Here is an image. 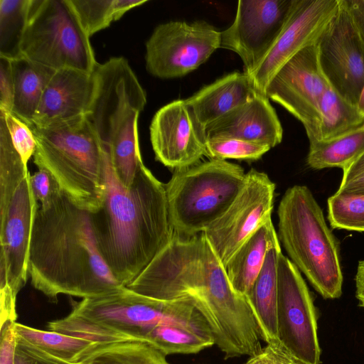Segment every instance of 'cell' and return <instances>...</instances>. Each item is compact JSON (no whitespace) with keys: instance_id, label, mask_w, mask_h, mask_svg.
Segmentation results:
<instances>
[{"instance_id":"obj_26","label":"cell","mask_w":364,"mask_h":364,"mask_svg":"<svg viewBox=\"0 0 364 364\" xmlns=\"http://www.w3.org/2000/svg\"><path fill=\"white\" fill-rule=\"evenodd\" d=\"M166 357L146 342L95 343L77 364H170Z\"/></svg>"},{"instance_id":"obj_16","label":"cell","mask_w":364,"mask_h":364,"mask_svg":"<svg viewBox=\"0 0 364 364\" xmlns=\"http://www.w3.org/2000/svg\"><path fill=\"white\" fill-rule=\"evenodd\" d=\"M294 0H240L232 25L220 32V48L236 53L250 75L282 31Z\"/></svg>"},{"instance_id":"obj_33","label":"cell","mask_w":364,"mask_h":364,"mask_svg":"<svg viewBox=\"0 0 364 364\" xmlns=\"http://www.w3.org/2000/svg\"><path fill=\"white\" fill-rule=\"evenodd\" d=\"M205 148L206 156L210 159L245 161L258 160L271 149L267 146L228 137L207 139Z\"/></svg>"},{"instance_id":"obj_24","label":"cell","mask_w":364,"mask_h":364,"mask_svg":"<svg viewBox=\"0 0 364 364\" xmlns=\"http://www.w3.org/2000/svg\"><path fill=\"white\" fill-rule=\"evenodd\" d=\"M14 94L11 113L30 127L55 70L23 56L11 60Z\"/></svg>"},{"instance_id":"obj_38","label":"cell","mask_w":364,"mask_h":364,"mask_svg":"<svg viewBox=\"0 0 364 364\" xmlns=\"http://www.w3.org/2000/svg\"><path fill=\"white\" fill-rule=\"evenodd\" d=\"M14 94L11 60L0 56V111L11 112Z\"/></svg>"},{"instance_id":"obj_3","label":"cell","mask_w":364,"mask_h":364,"mask_svg":"<svg viewBox=\"0 0 364 364\" xmlns=\"http://www.w3.org/2000/svg\"><path fill=\"white\" fill-rule=\"evenodd\" d=\"M105 173L103 204L99 211L92 213L97 242L111 272L126 287L147 267L173 234L165 184L143 163L132 184L124 187L118 180L105 150Z\"/></svg>"},{"instance_id":"obj_14","label":"cell","mask_w":364,"mask_h":364,"mask_svg":"<svg viewBox=\"0 0 364 364\" xmlns=\"http://www.w3.org/2000/svg\"><path fill=\"white\" fill-rule=\"evenodd\" d=\"M275 183L264 172L251 168L228 209L203 233L226 267L245 241L272 218Z\"/></svg>"},{"instance_id":"obj_25","label":"cell","mask_w":364,"mask_h":364,"mask_svg":"<svg viewBox=\"0 0 364 364\" xmlns=\"http://www.w3.org/2000/svg\"><path fill=\"white\" fill-rule=\"evenodd\" d=\"M364 153V125L337 137L309 144L306 159L313 169L338 167L346 171Z\"/></svg>"},{"instance_id":"obj_15","label":"cell","mask_w":364,"mask_h":364,"mask_svg":"<svg viewBox=\"0 0 364 364\" xmlns=\"http://www.w3.org/2000/svg\"><path fill=\"white\" fill-rule=\"evenodd\" d=\"M329 86L319 63L316 43L282 66L269 84L266 95L302 123L310 144L316 139L320 105Z\"/></svg>"},{"instance_id":"obj_28","label":"cell","mask_w":364,"mask_h":364,"mask_svg":"<svg viewBox=\"0 0 364 364\" xmlns=\"http://www.w3.org/2000/svg\"><path fill=\"white\" fill-rule=\"evenodd\" d=\"M146 0H68L80 26L90 38Z\"/></svg>"},{"instance_id":"obj_10","label":"cell","mask_w":364,"mask_h":364,"mask_svg":"<svg viewBox=\"0 0 364 364\" xmlns=\"http://www.w3.org/2000/svg\"><path fill=\"white\" fill-rule=\"evenodd\" d=\"M21 55L55 70L92 73L97 63L90 37L68 0H31Z\"/></svg>"},{"instance_id":"obj_13","label":"cell","mask_w":364,"mask_h":364,"mask_svg":"<svg viewBox=\"0 0 364 364\" xmlns=\"http://www.w3.org/2000/svg\"><path fill=\"white\" fill-rule=\"evenodd\" d=\"M220 48V31L205 21H169L157 26L146 43V68L153 76H184Z\"/></svg>"},{"instance_id":"obj_40","label":"cell","mask_w":364,"mask_h":364,"mask_svg":"<svg viewBox=\"0 0 364 364\" xmlns=\"http://www.w3.org/2000/svg\"><path fill=\"white\" fill-rule=\"evenodd\" d=\"M337 192L349 195L364 196V172L348 180L342 181Z\"/></svg>"},{"instance_id":"obj_17","label":"cell","mask_w":364,"mask_h":364,"mask_svg":"<svg viewBox=\"0 0 364 364\" xmlns=\"http://www.w3.org/2000/svg\"><path fill=\"white\" fill-rule=\"evenodd\" d=\"M339 0H294L288 18L267 54L249 75L255 90L266 95L277 72L304 48L317 43ZM267 96V95H266Z\"/></svg>"},{"instance_id":"obj_35","label":"cell","mask_w":364,"mask_h":364,"mask_svg":"<svg viewBox=\"0 0 364 364\" xmlns=\"http://www.w3.org/2000/svg\"><path fill=\"white\" fill-rule=\"evenodd\" d=\"M30 183L33 196L41 207H48L63 193L58 183L47 170L38 168L30 176Z\"/></svg>"},{"instance_id":"obj_7","label":"cell","mask_w":364,"mask_h":364,"mask_svg":"<svg viewBox=\"0 0 364 364\" xmlns=\"http://www.w3.org/2000/svg\"><path fill=\"white\" fill-rule=\"evenodd\" d=\"M277 215L278 238L289 259L323 299L339 298L343 281L339 243L309 188H289Z\"/></svg>"},{"instance_id":"obj_9","label":"cell","mask_w":364,"mask_h":364,"mask_svg":"<svg viewBox=\"0 0 364 364\" xmlns=\"http://www.w3.org/2000/svg\"><path fill=\"white\" fill-rule=\"evenodd\" d=\"M245 177L240 165L215 159L175 170L165 184L173 232L181 237L203 232L232 203Z\"/></svg>"},{"instance_id":"obj_8","label":"cell","mask_w":364,"mask_h":364,"mask_svg":"<svg viewBox=\"0 0 364 364\" xmlns=\"http://www.w3.org/2000/svg\"><path fill=\"white\" fill-rule=\"evenodd\" d=\"M30 172L9 132H0V289L17 297L28 279L31 237L38 209Z\"/></svg>"},{"instance_id":"obj_29","label":"cell","mask_w":364,"mask_h":364,"mask_svg":"<svg viewBox=\"0 0 364 364\" xmlns=\"http://www.w3.org/2000/svg\"><path fill=\"white\" fill-rule=\"evenodd\" d=\"M16 335L46 352L70 363L79 362L81 356L95 343L54 331L37 329L15 322Z\"/></svg>"},{"instance_id":"obj_18","label":"cell","mask_w":364,"mask_h":364,"mask_svg":"<svg viewBox=\"0 0 364 364\" xmlns=\"http://www.w3.org/2000/svg\"><path fill=\"white\" fill-rule=\"evenodd\" d=\"M149 129L156 160L171 169L192 166L206 156V136L184 100L172 101L160 108Z\"/></svg>"},{"instance_id":"obj_30","label":"cell","mask_w":364,"mask_h":364,"mask_svg":"<svg viewBox=\"0 0 364 364\" xmlns=\"http://www.w3.org/2000/svg\"><path fill=\"white\" fill-rule=\"evenodd\" d=\"M145 342L164 355L193 354L215 345L214 340L185 328L162 324L154 326L147 333Z\"/></svg>"},{"instance_id":"obj_22","label":"cell","mask_w":364,"mask_h":364,"mask_svg":"<svg viewBox=\"0 0 364 364\" xmlns=\"http://www.w3.org/2000/svg\"><path fill=\"white\" fill-rule=\"evenodd\" d=\"M279 242L272 218L261 225L236 251L225 269L233 289L246 296L260 273L270 248Z\"/></svg>"},{"instance_id":"obj_42","label":"cell","mask_w":364,"mask_h":364,"mask_svg":"<svg viewBox=\"0 0 364 364\" xmlns=\"http://www.w3.org/2000/svg\"><path fill=\"white\" fill-rule=\"evenodd\" d=\"M364 172V153L343 171L342 181L348 180Z\"/></svg>"},{"instance_id":"obj_1","label":"cell","mask_w":364,"mask_h":364,"mask_svg":"<svg viewBox=\"0 0 364 364\" xmlns=\"http://www.w3.org/2000/svg\"><path fill=\"white\" fill-rule=\"evenodd\" d=\"M139 294L165 301L186 299L207 321L225 359L255 355L261 333L246 297L232 287L225 267L202 232L169 242L126 286Z\"/></svg>"},{"instance_id":"obj_36","label":"cell","mask_w":364,"mask_h":364,"mask_svg":"<svg viewBox=\"0 0 364 364\" xmlns=\"http://www.w3.org/2000/svg\"><path fill=\"white\" fill-rule=\"evenodd\" d=\"M14 364H77L60 359L16 335Z\"/></svg>"},{"instance_id":"obj_31","label":"cell","mask_w":364,"mask_h":364,"mask_svg":"<svg viewBox=\"0 0 364 364\" xmlns=\"http://www.w3.org/2000/svg\"><path fill=\"white\" fill-rule=\"evenodd\" d=\"M31 0H0V56L13 60L21 55V43Z\"/></svg>"},{"instance_id":"obj_34","label":"cell","mask_w":364,"mask_h":364,"mask_svg":"<svg viewBox=\"0 0 364 364\" xmlns=\"http://www.w3.org/2000/svg\"><path fill=\"white\" fill-rule=\"evenodd\" d=\"M0 116L4 119L15 149L21 155L24 164L28 166V162L33 156L36 148V141L31 127L11 112L0 111Z\"/></svg>"},{"instance_id":"obj_4","label":"cell","mask_w":364,"mask_h":364,"mask_svg":"<svg viewBox=\"0 0 364 364\" xmlns=\"http://www.w3.org/2000/svg\"><path fill=\"white\" fill-rule=\"evenodd\" d=\"M162 324L185 328L212 338L209 326L186 299L165 301L136 293L125 286L73 302L66 316L49 321L50 331L97 343L143 341L149 331Z\"/></svg>"},{"instance_id":"obj_20","label":"cell","mask_w":364,"mask_h":364,"mask_svg":"<svg viewBox=\"0 0 364 364\" xmlns=\"http://www.w3.org/2000/svg\"><path fill=\"white\" fill-rule=\"evenodd\" d=\"M269 100L257 93L250 101L210 124L205 129L206 140L228 137L276 146L282 140L283 129Z\"/></svg>"},{"instance_id":"obj_2","label":"cell","mask_w":364,"mask_h":364,"mask_svg":"<svg viewBox=\"0 0 364 364\" xmlns=\"http://www.w3.org/2000/svg\"><path fill=\"white\" fill-rule=\"evenodd\" d=\"M28 275L31 285L52 303L60 294L85 299L122 286L100 254L92 213L77 207L64 193L36 212Z\"/></svg>"},{"instance_id":"obj_6","label":"cell","mask_w":364,"mask_h":364,"mask_svg":"<svg viewBox=\"0 0 364 364\" xmlns=\"http://www.w3.org/2000/svg\"><path fill=\"white\" fill-rule=\"evenodd\" d=\"M31 127L38 168L50 173L77 207L92 213L99 211L105 193V150L86 117Z\"/></svg>"},{"instance_id":"obj_41","label":"cell","mask_w":364,"mask_h":364,"mask_svg":"<svg viewBox=\"0 0 364 364\" xmlns=\"http://www.w3.org/2000/svg\"><path fill=\"white\" fill-rule=\"evenodd\" d=\"M355 282V297L359 302V306L364 308V259L358 262Z\"/></svg>"},{"instance_id":"obj_12","label":"cell","mask_w":364,"mask_h":364,"mask_svg":"<svg viewBox=\"0 0 364 364\" xmlns=\"http://www.w3.org/2000/svg\"><path fill=\"white\" fill-rule=\"evenodd\" d=\"M278 338L301 364H321L317 312L301 272L282 253L277 267Z\"/></svg>"},{"instance_id":"obj_27","label":"cell","mask_w":364,"mask_h":364,"mask_svg":"<svg viewBox=\"0 0 364 364\" xmlns=\"http://www.w3.org/2000/svg\"><path fill=\"white\" fill-rule=\"evenodd\" d=\"M363 125L364 114L330 85L321 99L316 139L312 143L337 137Z\"/></svg>"},{"instance_id":"obj_39","label":"cell","mask_w":364,"mask_h":364,"mask_svg":"<svg viewBox=\"0 0 364 364\" xmlns=\"http://www.w3.org/2000/svg\"><path fill=\"white\" fill-rule=\"evenodd\" d=\"M14 323L15 322L6 321L1 324L0 364H14V352L16 341Z\"/></svg>"},{"instance_id":"obj_23","label":"cell","mask_w":364,"mask_h":364,"mask_svg":"<svg viewBox=\"0 0 364 364\" xmlns=\"http://www.w3.org/2000/svg\"><path fill=\"white\" fill-rule=\"evenodd\" d=\"M279 242L270 248L262 269L245 296L267 343L278 341L277 326V267L282 254Z\"/></svg>"},{"instance_id":"obj_32","label":"cell","mask_w":364,"mask_h":364,"mask_svg":"<svg viewBox=\"0 0 364 364\" xmlns=\"http://www.w3.org/2000/svg\"><path fill=\"white\" fill-rule=\"evenodd\" d=\"M327 205L333 229L364 232V196L336 192L328 198Z\"/></svg>"},{"instance_id":"obj_43","label":"cell","mask_w":364,"mask_h":364,"mask_svg":"<svg viewBox=\"0 0 364 364\" xmlns=\"http://www.w3.org/2000/svg\"><path fill=\"white\" fill-rule=\"evenodd\" d=\"M358 110L364 114V85L360 92L357 105H356Z\"/></svg>"},{"instance_id":"obj_11","label":"cell","mask_w":364,"mask_h":364,"mask_svg":"<svg viewBox=\"0 0 364 364\" xmlns=\"http://www.w3.org/2000/svg\"><path fill=\"white\" fill-rule=\"evenodd\" d=\"M317 46L331 86L356 105L364 85V0H339Z\"/></svg>"},{"instance_id":"obj_37","label":"cell","mask_w":364,"mask_h":364,"mask_svg":"<svg viewBox=\"0 0 364 364\" xmlns=\"http://www.w3.org/2000/svg\"><path fill=\"white\" fill-rule=\"evenodd\" d=\"M244 364H301L284 347L279 340L267 343L264 348Z\"/></svg>"},{"instance_id":"obj_5","label":"cell","mask_w":364,"mask_h":364,"mask_svg":"<svg viewBox=\"0 0 364 364\" xmlns=\"http://www.w3.org/2000/svg\"><path fill=\"white\" fill-rule=\"evenodd\" d=\"M93 73L95 90L85 117L107 153L118 180L129 188L143 164L137 123L146 103V92L122 57L98 63Z\"/></svg>"},{"instance_id":"obj_19","label":"cell","mask_w":364,"mask_h":364,"mask_svg":"<svg viewBox=\"0 0 364 364\" xmlns=\"http://www.w3.org/2000/svg\"><path fill=\"white\" fill-rule=\"evenodd\" d=\"M95 90L94 73L64 68L55 71L31 126L43 127L85 116Z\"/></svg>"},{"instance_id":"obj_21","label":"cell","mask_w":364,"mask_h":364,"mask_svg":"<svg viewBox=\"0 0 364 364\" xmlns=\"http://www.w3.org/2000/svg\"><path fill=\"white\" fill-rule=\"evenodd\" d=\"M257 93L249 75L235 71L203 87L184 100L197 125L205 135V129L210 124L247 102Z\"/></svg>"}]
</instances>
